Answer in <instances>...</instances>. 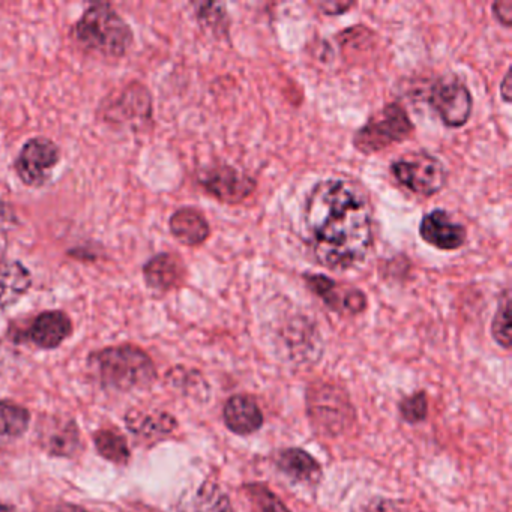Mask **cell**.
Returning a JSON list of instances; mask_svg holds the SVG:
<instances>
[{"instance_id":"6da1fadb","label":"cell","mask_w":512,"mask_h":512,"mask_svg":"<svg viewBox=\"0 0 512 512\" xmlns=\"http://www.w3.org/2000/svg\"><path fill=\"white\" fill-rule=\"evenodd\" d=\"M305 242L328 269L353 268L374 244V214L367 191L349 179H325L308 194Z\"/></svg>"},{"instance_id":"7a4b0ae2","label":"cell","mask_w":512,"mask_h":512,"mask_svg":"<svg viewBox=\"0 0 512 512\" xmlns=\"http://www.w3.org/2000/svg\"><path fill=\"white\" fill-rule=\"evenodd\" d=\"M71 38L88 55L119 61L133 49L134 31L112 4L98 2L89 5L74 23Z\"/></svg>"},{"instance_id":"3957f363","label":"cell","mask_w":512,"mask_h":512,"mask_svg":"<svg viewBox=\"0 0 512 512\" xmlns=\"http://www.w3.org/2000/svg\"><path fill=\"white\" fill-rule=\"evenodd\" d=\"M89 362L97 371L100 382L113 391H142L157 379L151 356L133 344L106 347L92 353Z\"/></svg>"},{"instance_id":"277c9868","label":"cell","mask_w":512,"mask_h":512,"mask_svg":"<svg viewBox=\"0 0 512 512\" xmlns=\"http://www.w3.org/2000/svg\"><path fill=\"white\" fill-rule=\"evenodd\" d=\"M101 122L118 130L145 131L154 121V100L148 86L130 82L107 95L97 110Z\"/></svg>"},{"instance_id":"5b68a950","label":"cell","mask_w":512,"mask_h":512,"mask_svg":"<svg viewBox=\"0 0 512 512\" xmlns=\"http://www.w3.org/2000/svg\"><path fill=\"white\" fill-rule=\"evenodd\" d=\"M415 131L409 113L398 103L386 104L353 136V146L364 155H374L403 143Z\"/></svg>"},{"instance_id":"8992f818","label":"cell","mask_w":512,"mask_h":512,"mask_svg":"<svg viewBox=\"0 0 512 512\" xmlns=\"http://www.w3.org/2000/svg\"><path fill=\"white\" fill-rule=\"evenodd\" d=\"M391 173L398 184L422 197L436 196L448 182L445 164L427 152L403 155L391 164Z\"/></svg>"},{"instance_id":"52a82bcc","label":"cell","mask_w":512,"mask_h":512,"mask_svg":"<svg viewBox=\"0 0 512 512\" xmlns=\"http://www.w3.org/2000/svg\"><path fill=\"white\" fill-rule=\"evenodd\" d=\"M62 160V151L55 140L46 136L32 137L13 161V170L19 181L29 188L49 184Z\"/></svg>"},{"instance_id":"ba28073f","label":"cell","mask_w":512,"mask_h":512,"mask_svg":"<svg viewBox=\"0 0 512 512\" xmlns=\"http://www.w3.org/2000/svg\"><path fill=\"white\" fill-rule=\"evenodd\" d=\"M307 410L314 425L332 436L343 433L355 415L344 391L329 383H319L310 389Z\"/></svg>"},{"instance_id":"9c48e42d","label":"cell","mask_w":512,"mask_h":512,"mask_svg":"<svg viewBox=\"0 0 512 512\" xmlns=\"http://www.w3.org/2000/svg\"><path fill=\"white\" fill-rule=\"evenodd\" d=\"M427 101L446 127H464L472 116V94L457 77H445L434 83L428 89Z\"/></svg>"},{"instance_id":"30bf717a","label":"cell","mask_w":512,"mask_h":512,"mask_svg":"<svg viewBox=\"0 0 512 512\" xmlns=\"http://www.w3.org/2000/svg\"><path fill=\"white\" fill-rule=\"evenodd\" d=\"M199 184L209 196L226 205L245 202L257 187L253 178L226 164L203 170L199 175Z\"/></svg>"},{"instance_id":"8fae6325","label":"cell","mask_w":512,"mask_h":512,"mask_svg":"<svg viewBox=\"0 0 512 512\" xmlns=\"http://www.w3.org/2000/svg\"><path fill=\"white\" fill-rule=\"evenodd\" d=\"M304 281L308 289L335 313L356 316L367 310V296L358 287L346 286L322 274L304 275Z\"/></svg>"},{"instance_id":"7c38bea8","label":"cell","mask_w":512,"mask_h":512,"mask_svg":"<svg viewBox=\"0 0 512 512\" xmlns=\"http://www.w3.org/2000/svg\"><path fill=\"white\" fill-rule=\"evenodd\" d=\"M71 317L62 310H46L34 317L23 331L17 334V341H26L40 349H56L73 335Z\"/></svg>"},{"instance_id":"4fadbf2b","label":"cell","mask_w":512,"mask_h":512,"mask_svg":"<svg viewBox=\"0 0 512 512\" xmlns=\"http://www.w3.org/2000/svg\"><path fill=\"white\" fill-rule=\"evenodd\" d=\"M419 235L431 247L440 251L460 250L466 244L467 230L448 212L434 209L422 218Z\"/></svg>"},{"instance_id":"5bb4252c","label":"cell","mask_w":512,"mask_h":512,"mask_svg":"<svg viewBox=\"0 0 512 512\" xmlns=\"http://www.w3.org/2000/svg\"><path fill=\"white\" fill-rule=\"evenodd\" d=\"M142 274L146 286L160 293L179 289L188 277L184 259L179 254L169 253V251L155 254L151 259L146 260Z\"/></svg>"},{"instance_id":"9a60e30c","label":"cell","mask_w":512,"mask_h":512,"mask_svg":"<svg viewBox=\"0 0 512 512\" xmlns=\"http://www.w3.org/2000/svg\"><path fill=\"white\" fill-rule=\"evenodd\" d=\"M41 448L55 457H73L80 446L76 421L65 416L44 418L38 431Z\"/></svg>"},{"instance_id":"2e32d148","label":"cell","mask_w":512,"mask_h":512,"mask_svg":"<svg viewBox=\"0 0 512 512\" xmlns=\"http://www.w3.org/2000/svg\"><path fill=\"white\" fill-rule=\"evenodd\" d=\"M223 419L226 427L238 436H250L262 428L263 413L254 398L238 394L224 404Z\"/></svg>"},{"instance_id":"e0dca14e","label":"cell","mask_w":512,"mask_h":512,"mask_svg":"<svg viewBox=\"0 0 512 512\" xmlns=\"http://www.w3.org/2000/svg\"><path fill=\"white\" fill-rule=\"evenodd\" d=\"M34 275L20 260H0V310H8L28 295Z\"/></svg>"},{"instance_id":"ac0fdd59","label":"cell","mask_w":512,"mask_h":512,"mask_svg":"<svg viewBox=\"0 0 512 512\" xmlns=\"http://www.w3.org/2000/svg\"><path fill=\"white\" fill-rule=\"evenodd\" d=\"M173 238L185 247H200L211 236V226L199 209L184 206L176 209L169 220Z\"/></svg>"},{"instance_id":"d6986e66","label":"cell","mask_w":512,"mask_h":512,"mask_svg":"<svg viewBox=\"0 0 512 512\" xmlns=\"http://www.w3.org/2000/svg\"><path fill=\"white\" fill-rule=\"evenodd\" d=\"M277 466L284 475L296 482L316 484L322 478L319 461L301 448H287L277 457Z\"/></svg>"},{"instance_id":"ffe728a7","label":"cell","mask_w":512,"mask_h":512,"mask_svg":"<svg viewBox=\"0 0 512 512\" xmlns=\"http://www.w3.org/2000/svg\"><path fill=\"white\" fill-rule=\"evenodd\" d=\"M128 428L137 436L164 437L169 436L178 427V422L166 412H142L130 410L127 415Z\"/></svg>"},{"instance_id":"44dd1931","label":"cell","mask_w":512,"mask_h":512,"mask_svg":"<svg viewBox=\"0 0 512 512\" xmlns=\"http://www.w3.org/2000/svg\"><path fill=\"white\" fill-rule=\"evenodd\" d=\"M98 454L115 464H127L131 458L127 439L115 428H103L94 434Z\"/></svg>"},{"instance_id":"7402d4cb","label":"cell","mask_w":512,"mask_h":512,"mask_svg":"<svg viewBox=\"0 0 512 512\" xmlns=\"http://www.w3.org/2000/svg\"><path fill=\"white\" fill-rule=\"evenodd\" d=\"M31 424V413L13 401H0V436L20 437Z\"/></svg>"},{"instance_id":"603a6c76","label":"cell","mask_w":512,"mask_h":512,"mask_svg":"<svg viewBox=\"0 0 512 512\" xmlns=\"http://www.w3.org/2000/svg\"><path fill=\"white\" fill-rule=\"evenodd\" d=\"M250 512H292L286 503L265 484H248L242 488Z\"/></svg>"},{"instance_id":"cb8c5ba5","label":"cell","mask_w":512,"mask_h":512,"mask_svg":"<svg viewBox=\"0 0 512 512\" xmlns=\"http://www.w3.org/2000/svg\"><path fill=\"white\" fill-rule=\"evenodd\" d=\"M194 512H236L229 496L215 482L208 481L197 491Z\"/></svg>"},{"instance_id":"d4e9b609","label":"cell","mask_w":512,"mask_h":512,"mask_svg":"<svg viewBox=\"0 0 512 512\" xmlns=\"http://www.w3.org/2000/svg\"><path fill=\"white\" fill-rule=\"evenodd\" d=\"M196 17L203 28L209 29L215 35L227 34L229 31V17L226 7L221 4H194Z\"/></svg>"},{"instance_id":"484cf974","label":"cell","mask_w":512,"mask_h":512,"mask_svg":"<svg viewBox=\"0 0 512 512\" xmlns=\"http://www.w3.org/2000/svg\"><path fill=\"white\" fill-rule=\"evenodd\" d=\"M491 335L503 349L511 347V299L506 292L491 322Z\"/></svg>"},{"instance_id":"4316f807","label":"cell","mask_w":512,"mask_h":512,"mask_svg":"<svg viewBox=\"0 0 512 512\" xmlns=\"http://www.w3.org/2000/svg\"><path fill=\"white\" fill-rule=\"evenodd\" d=\"M401 418L409 424H418L424 421L428 415L427 395L424 392H415L409 397L403 398L400 403Z\"/></svg>"},{"instance_id":"83f0119b","label":"cell","mask_w":512,"mask_h":512,"mask_svg":"<svg viewBox=\"0 0 512 512\" xmlns=\"http://www.w3.org/2000/svg\"><path fill=\"white\" fill-rule=\"evenodd\" d=\"M311 7L316 8L323 16H341L356 7L355 2H311Z\"/></svg>"},{"instance_id":"f1b7e54d","label":"cell","mask_w":512,"mask_h":512,"mask_svg":"<svg viewBox=\"0 0 512 512\" xmlns=\"http://www.w3.org/2000/svg\"><path fill=\"white\" fill-rule=\"evenodd\" d=\"M493 16L497 23L503 28H511L512 26V2L511 0H500L493 4Z\"/></svg>"},{"instance_id":"f546056e","label":"cell","mask_w":512,"mask_h":512,"mask_svg":"<svg viewBox=\"0 0 512 512\" xmlns=\"http://www.w3.org/2000/svg\"><path fill=\"white\" fill-rule=\"evenodd\" d=\"M500 97H502V100L505 101V103H511V70L506 71L505 76H503L502 83H500Z\"/></svg>"},{"instance_id":"4dcf8cb0","label":"cell","mask_w":512,"mask_h":512,"mask_svg":"<svg viewBox=\"0 0 512 512\" xmlns=\"http://www.w3.org/2000/svg\"><path fill=\"white\" fill-rule=\"evenodd\" d=\"M5 253H7V242H5V239L0 238V260L7 259Z\"/></svg>"},{"instance_id":"1f68e13d","label":"cell","mask_w":512,"mask_h":512,"mask_svg":"<svg viewBox=\"0 0 512 512\" xmlns=\"http://www.w3.org/2000/svg\"><path fill=\"white\" fill-rule=\"evenodd\" d=\"M0 512H16L13 506L7 505V503L0 502Z\"/></svg>"}]
</instances>
